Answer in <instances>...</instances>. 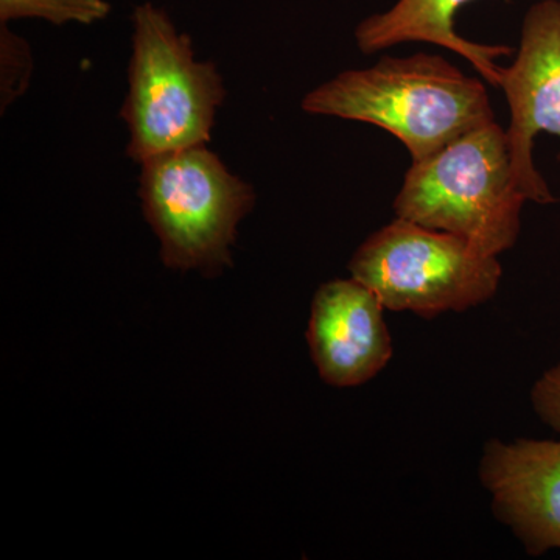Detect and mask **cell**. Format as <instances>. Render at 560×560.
I'll return each instance as SVG.
<instances>
[{"label":"cell","mask_w":560,"mask_h":560,"mask_svg":"<svg viewBox=\"0 0 560 560\" xmlns=\"http://www.w3.org/2000/svg\"><path fill=\"white\" fill-rule=\"evenodd\" d=\"M302 109L316 116L364 121L404 143L423 161L495 121L488 90L441 55L383 57L368 69L346 70L308 92Z\"/></svg>","instance_id":"obj_1"},{"label":"cell","mask_w":560,"mask_h":560,"mask_svg":"<svg viewBox=\"0 0 560 560\" xmlns=\"http://www.w3.org/2000/svg\"><path fill=\"white\" fill-rule=\"evenodd\" d=\"M526 201L515 183L506 130L492 121L412 162L393 210L499 257L518 241Z\"/></svg>","instance_id":"obj_2"},{"label":"cell","mask_w":560,"mask_h":560,"mask_svg":"<svg viewBox=\"0 0 560 560\" xmlns=\"http://www.w3.org/2000/svg\"><path fill=\"white\" fill-rule=\"evenodd\" d=\"M132 25L130 91L121 108L130 128L128 156L143 164L206 145L226 95L219 70L195 60L189 36L151 3L135 10Z\"/></svg>","instance_id":"obj_3"},{"label":"cell","mask_w":560,"mask_h":560,"mask_svg":"<svg viewBox=\"0 0 560 560\" xmlns=\"http://www.w3.org/2000/svg\"><path fill=\"white\" fill-rule=\"evenodd\" d=\"M139 194L165 267L206 276L232 265L238 221L256 202L253 187L231 175L206 145L143 162Z\"/></svg>","instance_id":"obj_4"},{"label":"cell","mask_w":560,"mask_h":560,"mask_svg":"<svg viewBox=\"0 0 560 560\" xmlns=\"http://www.w3.org/2000/svg\"><path fill=\"white\" fill-rule=\"evenodd\" d=\"M349 271L381 298L386 311L427 319L485 304L495 296L503 276L499 257L458 235L399 217L364 241Z\"/></svg>","instance_id":"obj_5"},{"label":"cell","mask_w":560,"mask_h":560,"mask_svg":"<svg viewBox=\"0 0 560 560\" xmlns=\"http://www.w3.org/2000/svg\"><path fill=\"white\" fill-rule=\"evenodd\" d=\"M499 88L510 103L506 140L515 183L526 200L551 205L555 195L533 154L540 132L560 140V0H540L530 7L521 47L510 68H503Z\"/></svg>","instance_id":"obj_6"},{"label":"cell","mask_w":560,"mask_h":560,"mask_svg":"<svg viewBox=\"0 0 560 560\" xmlns=\"http://www.w3.org/2000/svg\"><path fill=\"white\" fill-rule=\"evenodd\" d=\"M480 480L529 556L560 550V441H489Z\"/></svg>","instance_id":"obj_7"},{"label":"cell","mask_w":560,"mask_h":560,"mask_svg":"<svg viewBox=\"0 0 560 560\" xmlns=\"http://www.w3.org/2000/svg\"><path fill=\"white\" fill-rule=\"evenodd\" d=\"M381 298L360 280L324 283L312 302L307 340L320 378L338 388L372 381L393 359Z\"/></svg>","instance_id":"obj_8"},{"label":"cell","mask_w":560,"mask_h":560,"mask_svg":"<svg viewBox=\"0 0 560 560\" xmlns=\"http://www.w3.org/2000/svg\"><path fill=\"white\" fill-rule=\"evenodd\" d=\"M471 0H399L385 13L372 14L355 28V40L364 55L390 49L404 43H429L466 58L482 79L500 86V58L511 47L471 43L456 33L455 16Z\"/></svg>","instance_id":"obj_9"},{"label":"cell","mask_w":560,"mask_h":560,"mask_svg":"<svg viewBox=\"0 0 560 560\" xmlns=\"http://www.w3.org/2000/svg\"><path fill=\"white\" fill-rule=\"evenodd\" d=\"M109 11L105 0H0L2 24L21 18H39L55 25L92 24L105 20Z\"/></svg>","instance_id":"obj_10"},{"label":"cell","mask_w":560,"mask_h":560,"mask_svg":"<svg viewBox=\"0 0 560 560\" xmlns=\"http://www.w3.org/2000/svg\"><path fill=\"white\" fill-rule=\"evenodd\" d=\"M2 108L20 97L27 88L33 69L31 49L2 24Z\"/></svg>","instance_id":"obj_11"},{"label":"cell","mask_w":560,"mask_h":560,"mask_svg":"<svg viewBox=\"0 0 560 560\" xmlns=\"http://www.w3.org/2000/svg\"><path fill=\"white\" fill-rule=\"evenodd\" d=\"M530 404L541 422L560 433V361L534 383Z\"/></svg>","instance_id":"obj_12"}]
</instances>
